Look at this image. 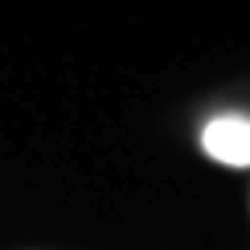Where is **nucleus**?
<instances>
[{
	"instance_id": "1",
	"label": "nucleus",
	"mask_w": 250,
	"mask_h": 250,
	"mask_svg": "<svg viewBox=\"0 0 250 250\" xmlns=\"http://www.w3.org/2000/svg\"><path fill=\"white\" fill-rule=\"evenodd\" d=\"M202 149L226 167H250V115H215L202 129Z\"/></svg>"
}]
</instances>
